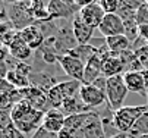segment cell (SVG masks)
<instances>
[{"label":"cell","mask_w":148,"mask_h":138,"mask_svg":"<svg viewBox=\"0 0 148 138\" xmlns=\"http://www.w3.org/2000/svg\"><path fill=\"white\" fill-rule=\"evenodd\" d=\"M3 2H6V3H10V5H13V3H19V2H24V0H3Z\"/></svg>","instance_id":"cell-30"},{"label":"cell","mask_w":148,"mask_h":138,"mask_svg":"<svg viewBox=\"0 0 148 138\" xmlns=\"http://www.w3.org/2000/svg\"><path fill=\"white\" fill-rule=\"evenodd\" d=\"M107 80H109L107 76L101 75V76H98L97 80L92 82V85H95L97 88H100L101 91H104V93H106V88H107Z\"/></svg>","instance_id":"cell-25"},{"label":"cell","mask_w":148,"mask_h":138,"mask_svg":"<svg viewBox=\"0 0 148 138\" xmlns=\"http://www.w3.org/2000/svg\"><path fill=\"white\" fill-rule=\"evenodd\" d=\"M97 53V47H94L92 44H78L73 50H71L68 54L73 56V57H78L79 60H82L84 63L87 65V62L90 59Z\"/></svg>","instance_id":"cell-20"},{"label":"cell","mask_w":148,"mask_h":138,"mask_svg":"<svg viewBox=\"0 0 148 138\" xmlns=\"http://www.w3.org/2000/svg\"><path fill=\"white\" fill-rule=\"evenodd\" d=\"M60 110L63 112V115H65V116H72V115H79V113L91 112V109L81 100L79 94L68 98V100L60 106Z\"/></svg>","instance_id":"cell-15"},{"label":"cell","mask_w":148,"mask_h":138,"mask_svg":"<svg viewBox=\"0 0 148 138\" xmlns=\"http://www.w3.org/2000/svg\"><path fill=\"white\" fill-rule=\"evenodd\" d=\"M31 51H32V49L22 40V38H21V35L18 32V37L15 38V40L10 43V46H9L10 56L15 57V59H18L19 62H22V60H25V59H28L31 56Z\"/></svg>","instance_id":"cell-17"},{"label":"cell","mask_w":148,"mask_h":138,"mask_svg":"<svg viewBox=\"0 0 148 138\" xmlns=\"http://www.w3.org/2000/svg\"><path fill=\"white\" fill-rule=\"evenodd\" d=\"M63 2H65V3H66V5H69V6H72V8H73V9H76V10H78V12H79V10H81V9H79V8H78V6H76V5H75V0H63Z\"/></svg>","instance_id":"cell-27"},{"label":"cell","mask_w":148,"mask_h":138,"mask_svg":"<svg viewBox=\"0 0 148 138\" xmlns=\"http://www.w3.org/2000/svg\"><path fill=\"white\" fill-rule=\"evenodd\" d=\"M98 5L101 6L106 15H109V13H117L122 6V2L120 0H98Z\"/></svg>","instance_id":"cell-22"},{"label":"cell","mask_w":148,"mask_h":138,"mask_svg":"<svg viewBox=\"0 0 148 138\" xmlns=\"http://www.w3.org/2000/svg\"><path fill=\"white\" fill-rule=\"evenodd\" d=\"M31 138H59V134L51 132V131H47L46 128L40 126V128L32 134V137H31Z\"/></svg>","instance_id":"cell-24"},{"label":"cell","mask_w":148,"mask_h":138,"mask_svg":"<svg viewBox=\"0 0 148 138\" xmlns=\"http://www.w3.org/2000/svg\"><path fill=\"white\" fill-rule=\"evenodd\" d=\"M142 65H144V68H145V69H148V57L144 60V63H142Z\"/></svg>","instance_id":"cell-31"},{"label":"cell","mask_w":148,"mask_h":138,"mask_svg":"<svg viewBox=\"0 0 148 138\" xmlns=\"http://www.w3.org/2000/svg\"><path fill=\"white\" fill-rule=\"evenodd\" d=\"M12 121L15 124V126L22 132V134H29V132H35L41 125H43L44 116L46 113L34 109L28 102H21L18 104L13 106L12 112Z\"/></svg>","instance_id":"cell-1"},{"label":"cell","mask_w":148,"mask_h":138,"mask_svg":"<svg viewBox=\"0 0 148 138\" xmlns=\"http://www.w3.org/2000/svg\"><path fill=\"white\" fill-rule=\"evenodd\" d=\"M79 97L91 110L100 107L104 102H107L106 93L101 91L100 88H97L92 84H82L81 90H79Z\"/></svg>","instance_id":"cell-8"},{"label":"cell","mask_w":148,"mask_h":138,"mask_svg":"<svg viewBox=\"0 0 148 138\" xmlns=\"http://www.w3.org/2000/svg\"><path fill=\"white\" fill-rule=\"evenodd\" d=\"M123 80L125 84L128 87L129 93L135 94H142L147 97V84L144 80V75L139 71H128L123 73Z\"/></svg>","instance_id":"cell-12"},{"label":"cell","mask_w":148,"mask_h":138,"mask_svg":"<svg viewBox=\"0 0 148 138\" xmlns=\"http://www.w3.org/2000/svg\"><path fill=\"white\" fill-rule=\"evenodd\" d=\"M106 46L109 50L114 54H120L126 50L131 49V41L128 40L126 35H116V37H109L106 38Z\"/></svg>","instance_id":"cell-19"},{"label":"cell","mask_w":148,"mask_h":138,"mask_svg":"<svg viewBox=\"0 0 148 138\" xmlns=\"http://www.w3.org/2000/svg\"><path fill=\"white\" fill-rule=\"evenodd\" d=\"M98 113V112H97ZM82 134H84V138H107L106 135V131H104V126L101 124V117H100V113L94 117V119L82 129Z\"/></svg>","instance_id":"cell-18"},{"label":"cell","mask_w":148,"mask_h":138,"mask_svg":"<svg viewBox=\"0 0 148 138\" xmlns=\"http://www.w3.org/2000/svg\"><path fill=\"white\" fill-rule=\"evenodd\" d=\"M129 90L125 84L123 75H116L107 80V88H106V97H107V104L113 112L123 107V102Z\"/></svg>","instance_id":"cell-3"},{"label":"cell","mask_w":148,"mask_h":138,"mask_svg":"<svg viewBox=\"0 0 148 138\" xmlns=\"http://www.w3.org/2000/svg\"><path fill=\"white\" fill-rule=\"evenodd\" d=\"M98 31L104 38L116 37V35H125V22L117 13H109L106 15L101 21Z\"/></svg>","instance_id":"cell-7"},{"label":"cell","mask_w":148,"mask_h":138,"mask_svg":"<svg viewBox=\"0 0 148 138\" xmlns=\"http://www.w3.org/2000/svg\"><path fill=\"white\" fill-rule=\"evenodd\" d=\"M47 10H49V18L53 21L54 19H71L79 13L76 9L66 5L63 0H50L47 3Z\"/></svg>","instance_id":"cell-9"},{"label":"cell","mask_w":148,"mask_h":138,"mask_svg":"<svg viewBox=\"0 0 148 138\" xmlns=\"http://www.w3.org/2000/svg\"><path fill=\"white\" fill-rule=\"evenodd\" d=\"M65 119H66V116L63 115V112L60 109H51L46 113L41 126L46 128L47 131L60 134L63 131V128H65Z\"/></svg>","instance_id":"cell-14"},{"label":"cell","mask_w":148,"mask_h":138,"mask_svg":"<svg viewBox=\"0 0 148 138\" xmlns=\"http://www.w3.org/2000/svg\"><path fill=\"white\" fill-rule=\"evenodd\" d=\"M82 82L71 80V81H65V82H60L56 84L49 93H47V98H49V103L51 104L53 109H60V106L65 103L68 98L79 94Z\"/></svg>","instance_id":"cell-4"},{"label":"cell","mask_w":148,"mask_h":138,"mask_svg":"<svg viewBox=\"0 0 148 138\" xmlns=\"http://www.w3.org/2000/svg\"><path fill=\"white\" fill-rule=\"evenodd\" d=\"M147 110L145 113L139 117V121L136 122V125L134 126V129L129 132L132 135H148V98H147Z\"/></svg>","instance_id":"cell-21"},{"label":"cell","mask_w":148,"mask_h":138,"mask_svg":"<svg viewBox=\"0 0 148 138\" xmlns=\"http://www.w3.org/2000/svg\"><path fill=\"white\" fill-rule=\"evenodd\" d=\"M147 98H148V90H147Z\"/></svg>","instance_id":"cell-32"},{"label":"cell","mask_w":148,"mask_h":138,"mask_svg":"<svg viewBox=\"0 0 148 138\" xmlns=\"http://www.w3.org/2000/svg\"><path fill=\"white\" fill-rule=\"evenodd\" d=\"M59 65L62 66L63 72H65L71 80L79 81L84 84V73H85V63L79 60L78 57H73L71 54H63L59 57Z\"/></svg>","instance_id":"cell-6"},{"label":"cell","mask_w":148,"mask_h":138,"mask_svg":"<svg viewBox=\"0 0 148 138\" xmlns=\"http://www.w3.org/2000/svg\"><path fill=\"white\" fill-rule=\"evenodd\" d=\"M122 72H126L123 60L120 59L119 54L112 53V56L106 59L103 63V75L107 78H112L116 75H122Z\"/></svg>","instance_id":"cell-16"},{"label":"cell","mask_w":148,"mask_h":138,"mask_svg":"<svg viewBox=\"0 0 148 138\" xmlns=\"http://www.w3.org/2000/svg\"><path fill=\"white\" fill-rule=\"evenodd\" d=\"M95 2H98V0H75V5H76L79 9H82V8H87V6L95 3Z\"/></svg>","instance_id":"cell-26"},{"label":"cell","mask_w":148,"mask_h":138,"mask_svg":"<svg viewBox=\"0 0 148 138\" xmlns=\"http://www.w3.org/2000/svg\"><path fill=\"white\" fill-rule=\"evenodd\" d=\"M147 104L144 106H123L119 110L113 113L114 125L119 132H131L136 122L139 121V117L145 113Z\"/></svg>","instance_id":"cell-2"},{"label":"cell","mask_w":148,"mask_h":138,"mask_svg":"<svg viewBox=\"0 0 148 138\" xmlns=\"http://www.w3.org/2000/svg\"><path fill=\"white\" fill-rule=\"evenodd\" d=\"M136 21L141 25H148V3L142 5L138 10H136Z\"/></svg>","instance_id":"cell-23"},{"label":"cell","mask_w":148,"mask_h":138,"mask_svg":"<svg viewBox=\"0 0 148 138\" xmlns=\"http://www.w3.org/2000/svg\"><path fill=\"white\" fill-rule=\"evenodd\" d=\"M72 30H73V34H75L78 44H90L91 40H92L95 28L90 27L87 22L82 21V18L79 15H76L72 19Z\"/></svg>","instance_id":"cell-10"},{"label":"cell","mask_w":148,"mask_h":138,"mask_svg":"<svg viewBox=\"0 0 148 138\" xmlns=\"http://www.w3.org/2000/svg\"><path fill=\"white\" fill-rule=\"evenodd\" d=\"M78 15L82 18L84 22H87L92 28H98L100 24H101V21H103L104 16H106V13L101 9V6L98 5V2H95V3L87 6V8H82Z\"/></svg>","instance_id":"cell-11"},{"label":"cell","mask_w":148,"mask_h":138,"mask_svg":"<svg viewBox=\"0 0 148 138\" xmlns=\"http://www.w3.org/2000/svg\"><path fill=\"white\" fill-rule=\"evenodd\" d=\"M19 35L31 49H40L46 41L44 40V37H46L44 32L41 31V28L37 24L29 25V27L24 28L22 31H19Z\"/></svg>","instance_id":"cell-13"},{"label":"cell","mask_w":148,"mask_h":138,"mask_svg":"<svg viewBox=\"0 0 148 138\" xmlns=\"http://www.w3.org/2000/svg\"><path fill=\"white\" fill-rule=\"evenodd\" d=\"M9 21L13 24V27H15L16 31H22L24 28L35 24V19L28 12V8H27L25 2H19V3L10 5V9H9Z\"/></svg>","instance_id":"cell-5"},{"label":"cell","mask_w":148,"mask_h":138,"mask_svg":"<svg viewBox=\"0 0 148 138\" xmlns=\"http://www.w3.org/2000/svg\"><path fill=\"white\" fill-rule=\"evenodd\" d=\"M13 138H27V137H25V134H22V132H21L19 129H16V132H15Z\"/></svg>","instance_id":"cell-29"},{"label":"cell","mask_w":148,"mask_h":138,"mask_svg":"<svg viewBox=\"0 0 148 138\" xmlns=\"http://www.w3.org/2000/svg\"><path fill=\"white\" fill-rule=\"evenodd\" d=\"M112 138H129V134H128V132H119V134H116V135L112 137Z\"/></svg>","instance_id":"cell-28"}]
</instances>
